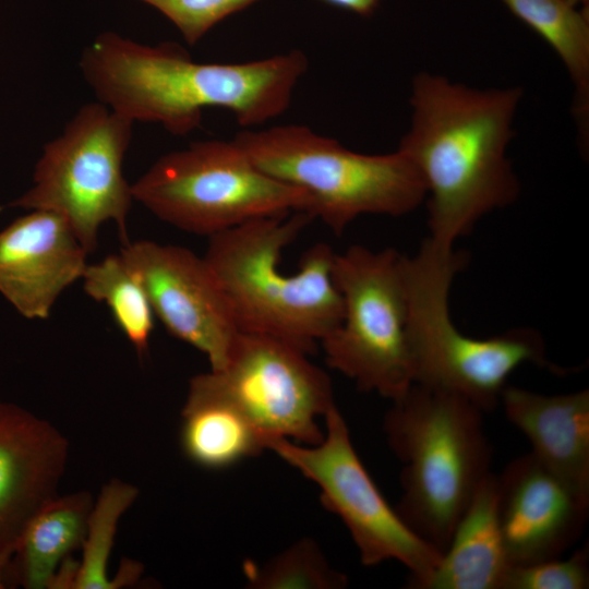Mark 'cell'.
I'll use <instances>...</instances> for the list:
<instances>
[{"mask_svg":"<svg viewBox=\"0 0 589 589\" xmlns=\"http://www.w3.org/2000/svg\"><path fill=\"white\" fill-rule=\"evenodd\" d=\"M466 259L428 238L411 257L404 255L406 333L414 383L459 395L493 410L509 374L530 362L551 368L544 342L533 329H513L480 339L464 335L448 310L450 285Z\"/></svg>","mask_w":589,"mask_h":589,"instance_id":"cell-5","label":"cell"},{"mask_svg":"<svg viewBox=\"0 0 589 589\" xmlns=\"http://www.w3.org/2000/svg\"><path fill=\"white\" fill-rule=\"evenodd\" d=\"M181 418V448L202 468L225 469L266 449L263 436L237 407L193 378Z\"/></svg>","mask_w":589,"mask_h":589,"instance_id":"cell-19","label":"cell"},{"mask_svg":"<svg viewBox=\"0 0 589 589\" xmlns=\"http://www.w3.org/2000/svg\"><path fill=\"white\" fill-rule=\"evenodd\" d=\"M568 4L581 9L584 11H589V0H565Z\"/></svg>","mask_w":589,"mask_h":589,"instance_id":"cell-28","label":"cell"},{"mask_svg":"<svg viewBox=\"0 0 589 589\" xmlns=\"http://www.w3.org/2000/svg\"><path fill=\"white\" fill-rule=\"evenodd\" d=\"M564 62L575 85L574 112L582 142L588 137L589 13L565 0H501Z\"/></svg>","mask_w":589,"mask_h":589,"instance_id":"cell-20","label":"cell"},{"mask_svg":"<svg viewBox=\"0 0 589 589\" xmlns=\"http://www.w3.org/2000/svg\"><path fill=\"white\" fill-rule=\"evenodd\" d=\"M11 555L0 552V589L5 588Z\"/></svg>","mask_w":589,"mask_h":589,"instance_id":"cell-27","label":"cell"},{"mask_svg":"<svg viewBox=\"0 0 589 589\" xmlns=\"http://www.w3.org/2000/svg\"><path fill=\"white\" fill-rule=\"evenodd\" d=\"M192 378L237 407L265 443L318 444L324 432L317 418L335 405L325 371L289 342L263 334L239 332L224 365Z\"/></svg>","mask_w":589,"mask_h":589,"instance_id":"cell-11","label":"cell"},{"mask_svg":"<svg viewBox=\"0 0 589 589\" xmlns=\"http://www.w3.org/2000/svg\"><path fill=\"white\" fill-rule=\"evenodd\" d=\"M133 121L95 101L81 107L62 133L45 144L33 185L10 207L50 211L62 216L87 254L95 251L100 226L116 224L122 243L133 195L122 163Z\"/></svg>","mask_w":589,"mask_h":589,"instance_id":"cell-8","label":"cell"},{"mask_svg":"<svg viewBox=\"0 0 589 589\" xmlns=\"http://www.w3.org/2000/svg\"><path fill=\"white\" fill-rule=\"evenodd\" d=\"M137 494L136 486L119 479L101 488L89 513L82 561L76 563L71 588L112 589L123 585L119 579H109L107 565L119 519Z\"/></svg>","mask_w":589,"mask_h":589,"instance_id":"cell-22","label":"cell"},{"mask_svg":"<svg viewBox=\"0 0 589 589\" xmlns=\"http://www.w3.org/2000/svg\"><path fill=\"white\" fill-rule=\"evenodd\" d=\"M250 588L341 589L347 576L332 567L312 539H302L261 567H247Z\"/></svg>","mask_w":589,"mask_h":589,"instance_id":"cell-23","label":"cell"},{"mask_svg":"<svg viewBox=\"0 0 589 589\" xmlns=\"http://www.w3.org/2000/svg\"><path fill=\"white\" fill-rule=\"evenodd\" d=\"M313 219L293 212L244 223L209 237L203 256L239 332L279 338L306 354L339 325L344 311L329 244L315 243L296 273L281 272L283 251Z\"/></svg>","mask_w":589,"mask_h":589,"instance_id":"cell-3","label":"cell"},{"mask_svg":"<svg viewBox=\"0 0 589 589\" xmlns=\"http://www.w3.org/2000/svg\"><path fill=\"white\" fill-rule=\"evenodd\" d=\"M86 256L62 216L33 209L0 231V293L22 316L45 320L82 278Z\"/></svg>","mask_w":589,"mask_h":589,"instance_id":"cell-14","label":"cell"},{"mask_svg":"<svg viewBox=\"0 0 589 589\" xmlns=\"http://www.w3.org/2000/svg\"><path fill=\"white\" fill-rule=\"evenodd\" d=\"M496 490L497 519L510 566L560 557L584 532L589 497L531 452L496 474Z\"/></svg>","mask_w":589,"mask_h":589,"instance_id":"cell-13","label":"cell"},{"mask_svg":"<svg viewBox=\"0 0 589 589\" xmlns=\"http://www.w3.org/2000/svg\"><path fill=\"white\" fill-rule=\"evenodd\" d=\"M79 65L98 101L183 136L200 127L207 107L231 111L242 127L279 116L308 59L291 50L244 63H201L175 43L149 46L104 32L83 49Z\"/></svg>","mask_w":589,"mask_h":589,"instance_id":"cell-1","label":"cell"},{"mask_svg":"<svg viewBox=\"0 0 589 589\" xmlns=\"http://www.w3.org/2000/svg\"><path fill=\"white\" fill-rule=\"evenodd\" d=\"M500 402L529 440L531 453L589 497V390L546 396L505 386Z\"/></svg>","mask_w":589,"mask_h":589,"instance_id":"cell-16","label":"cell"},{"mask_svg":"<svg viewBox=\"0 0 589 589\" xmlns=\"http://www.w3.org/2000/svg\"><path fill=\"white\" fill-rule=\"evenodd\" d=\"M332 5L347 10L361 16L371 15L381 0H323Z\"/></svg>","mask_w":589,"mask_h":589,"instance_id":"cell-26","label":"cell"},{"mask_svg":"<svg viewBox=\"0 0 589 589\" xmlns=\"http://www.w3.org/2000/svg\"><path fill=\"white\" fill-rule=\"evenodd\" d=\"M496 474L490 472L458 521L435 569L416 589H501L510 566L497 519Z\"/></svg>","mask_w":589,"mask_h":589,"instance_id":"cell-17","label":"cell"},{"mask_svg":"<svg viewBox=\"0 0 589 589\" xmlns=\"http://www.w3.org/2000/svg\"><path fill=\"white\" fill-rule=\"evenodd\" d=\"M81 279L85 293L108 306L137 354H145L155 314L141 279L122 254H110L100 262L87 264Z\"/></svg>","mask_w":589,"mask_h":589,"instance_id":"cell-21","label":"cell"},{"mask_svg":"<svg viewBox=\"0 0 589 589\" xmlns=\"http://www.w3.org/2000/svg\"><path fill=\"white\" fill-rule=\"evenodd\" d=\"M384 419L402 464L395 507L422 539L444 553L478 488L491 472L483 411L468 399L414 383Z\"/></svg>","mask_w":589,"mask_h":589,"instance_id":"cell-4","label":"cell"},{"mask_svg":"<svg viewBox=\"0 0 589 589\" xmlns=\"http://www.w3.org/2000/svg\"><path fill=\"white\" fill-rule=\"evenodd\" d=\"M324 419V437L318 444L276 437L266 441V449L320 488L323 506L342 520L365 566L396 560L409 569L407 585L411 588L435 569L443 553L418 536L386 502L356 453L336 405Z\"/></svg>","mask_w":589,"mask_h":589,"instance_id":"cell-10","label":"cell"},{"mask_svg":"<svg viewBox=\"0 0 589 589\" xmlns=\"http://www.w3.org/2000/svg\"><path fill=\"white\" fill-rule=\"evenodd\" d=\"M333 278L344 311L339 325L321 341L327 364L363 392L400 399L414 384L404 255L354 244L335 254Z\"/></svg>","mask_w":589,"mask_h":589,"instance_id":"cell-9","label":"cell"},{"mask_svg":"<svg viewBox=\"0 0 589 589\" xmlns=\"http://www.w3.org/2000/svg\"><path fill=\"white\" fill-rule=\"evenodd\" d=\"M589 587V549L584 545L565 560L554 557L508 567L501 589H585Z\"/></svg>","mask_w":589,"mask_h":589,"instance_id":"cell-24","label":"cell"},{"mask_svg":"<svg viewBox=\"0 0 589 589\" xmlns=\"http://www.w3.org/2000/svg\"><path fill=\"white\" fill-rule=\"evenodd\" d=\"M520 87L477 89L430 73L412 81L411 125L398 149L425 188L429 237L442 248L493 209L513 203L519 183L506 157Z\"/></svg>","mask_w":589,"mask_h":589,"instance_id":"cell-2","label":"cell"},{"mask_svg":"<svg viewBox=\"0 0 589 589\" xmlns=\"http://www.w3.org/2000/svg\"><path fill=\"white\" fill-rule=\"evenodd\" d=\"M170 20L185 41L194 45L227 16L257 0H139Z\"/></svg>","mask_w":589,"mask_h":589,"instance_id":"cell-25","label":"cell"},{"mask_svg":"<svg viewBox=\"0 0 589 589\" xmlns=\"http://www.w3.org/2000/svg\"><path fill=\"white\" fill-rule=\"evenodd\" d=\"M122 256L141 279L155 316L176 338L220 369L239 333L227 299L204 257L179 245L141 240Z\"/></svg>","mask_w":589,"mask_h":589,"instance_id":"cell-12","label":"cell"},{"mask_svg":"<svg viewBox=\"0 0 589 589\" xmlns=\"http://www.w3.org/2000/svg\"><path fill=\"white\" fill-rule=\"evenodd\" d=\"M93 497L86 491L48 501L31 518L14 549L8 579L25 589L53 588L64 558L82 548Z\"/></svg>","mask_w":589,"mask_h":589,"instance_id":"cell-18","label":"cell"},{"mask_svg":"<svg viewBox=\"0 0 589 589\" xmlns=\"http://www.w3.org/2000/svg\"><path fill=\"white\" fill-rule=\"evenodd\" d=\"M233 141L262 171L304 190L313 218L337 236L361 215L402 216L426 196L420 172L399 149L360 154L294 124L244 130Z\"/></svg>","mask_w":589,"mask_h":589,"instance_id":"cell-6","label":"cell"},{"mask_svg":"<svg viewBox=\"0 0 589 589\" xmlns=\"http://www.w3.org/2000/svg\"><path fill=\"white\" fill-rule=\"evenodd\" d=\"M67 438L45 419L0 399V552L13 555L31 518L58 495Z\"/></svg>","mask_w":589,"mask_h":589,"instance_id":"cell-15","label":"cell"},{"mask_svg":"<svg viewBox=\"0 0 589 589\" xmlns=\"http://www.w3.org/2000/svg\"><path fill=\"white\" fill-rule=\"evenodd\" d=\"M131 190L163 221L208 238L259 218L312 216L304 190L262 171L233 140L195 142L167 153Z\"/></svg>","mask_w":589,"mask_h":589,"instance_id":"cell-7","label":"cell"}]
</instances>
